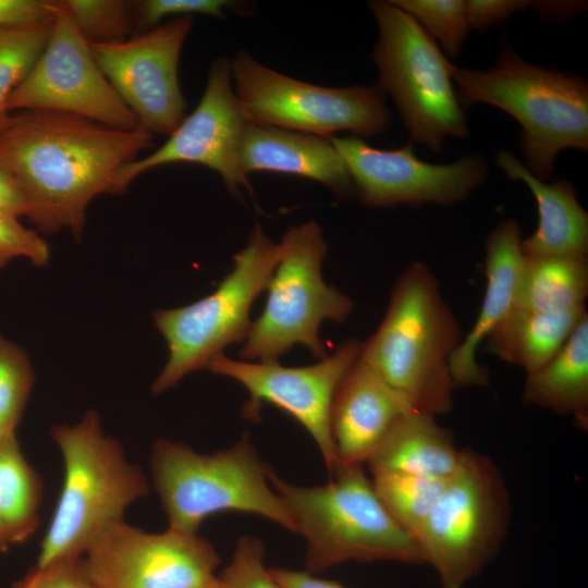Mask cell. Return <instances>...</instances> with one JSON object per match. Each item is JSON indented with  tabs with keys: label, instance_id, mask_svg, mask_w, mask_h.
Here are the masks:
<instances>
[{
	"label": "cell",
	"instance_id": "cell-8",
	"mask_svg": "<svg viewBox=\"0 0 588 588\" xmlns=\"http://www.w3.org/2000/svg\"><path fill=\"white\" fill-rule=\"evenodd\" d=\"M378 26V86L393 98L411 143L440 152L446 137L468 134L466 117L438 42L392 1H371Z\"/></svg>",
	"mask_w": 588,
	"mask_h": 588
},
{
	"label": "cell",
	"instance_id": "cell-34",
	"mask_svg": "<svg viewBox=\"0 0 588 588\" xmlns=\"http://www.w3.org/2000/svg\"><path fill=\"white\" fill-rule=\"evenodd\" d=\"M236 3L228 0H142L133 2V10L137 29L144 33L169 16L177 19L203 14L223 17L226 9L241 5Z\"/></svg>",
	"mask_w": 588,
	"mask_h": 588
},
{
	"label": "cell",
	"instance_id": "cell-13",
	"mask_svg": "<svg viewBox=\"0 0 588 588\" xmlns=\"http://www.w3.org/2000/svg\"><path fill=\"white\" fill-rule=\"evenodd\" d=\"M82 562L97 588H211L220 555L197 534L147 532L123 518L97 535Z\"/></svg>",
	"mask_w": 588,
	"mask_h": 588
},
{
	"label": "cell",
	"instance_id": "cell-12",
	"mask_svg": "<svg viewBox=\"0 0 588 588\" xmlns=\"http://www.w3.org/2000/svg\"><path fill=\"white\" fill-rule=\"evenodd\" d=\"M58 4L49 39L29 73L11 94L8 112L53 111L118 130L140 127L102 73L63 1Z\"/></svg>",
	"mask_w": 588,
	"mask_h": 588
},
{
	"label": "cell",
	"instance_id": "cell-26",
	"mask_svg": "<svg viewBox=\"0 0 588 588\" xmlns=\"http://www.w3.org/2000/svg\"><path fill=\"white\" fill-rule=\"evenodd\" d=\"M41 498V479L13 436L0 445V515L12 544L36 532Z\"/></svg>",
	"mask_w": 588,
	"mask_h": 588
},
{
	"label": "cell",
	"instance_id": "cell-29",
	"mask_svg": "<svg viewBox=\"0 0 588 588\" xmlns=\"http://www.w3.org/2000/svg\"><path fill=\"white\" fill-rule=\"evenodd\" d=\"M408 13L452 58L466 40L469 25L465 0H392Z\"/></svg>",
	"mask_w": 588,
	"mask_h": 588
},
{
	"label": "cell",
	"instance_id": "cell-22",
	"mask_svg": "<svg viewBox=\"0 0 588 588\" xmlns=\"http://www.w3.org/2000/svg\"><path fill=\"white\" fill-rule=\"evenodd\" d=\"M461 453L452 433L438 424L434 415L411 409L391 426L367 465L372 475L407 473L449 478Z\"/></svg>",
	"mask_w": 588,
	"mask_h": 588
},
{
	"label": "cell",
	"instance_id": "cell-36",
	"mask_svg": "<svg viewBox=\"0 0 588 588\" xmlns=\"http://www.w3.org/2000/svg\"><path fill=\"white\" fill-rule=\"evenodd\" d=\"M58 1L0 0V29L35 26L53 20Z\"/></svg>",
	"mask_w": 588,
	"mask_h": 588
},
{
	"label": "cell",
	"instance_id": "cell-15",
	"mask_svg": "<svg viewBox=\"0 0 588 588\" xmlns=\"http://www.w3.org/2000/svg\"><path fill=\"white\" fill-rule=\"evenodd\" d=\"M194 17L173 19L118 42H88L117 94L151 134L170 135L183 121L179 60Z\"/></svg>",
	"mask_w": 588,
	"mask_h": 588
},
{
	"label": "cell",
	"instance_id": "cell-35",
	"mask_svg": "<svg viewBox=\"0 0 588 588\" xmlns=\"http://www.w3.org/2000/svg\"><path fill=\"white\" fill-rule=\"evenodd\" d=\"M12 588H97L88 577L82 558L56 561L44 567L34 566Z\"/></svg>",
	"mask_w": 588,
	"mask_h": 588
},
{
	"label": "cell",
	"instance_id": "cell-33",
	"mask_svg": "<svg viewBox=\"0 0 588 588\" xmlns=\"http://www.w3.org/2000/svg\"><path fill=\"white\" fill-rule=\"evenodd\" d=\"M19 218L0 210V269L17 258H25L36 267L47 266L51 257L49 244Z\"/></svg>",
	"mask_w": 588,
	"mask_h": 588
},
{
	"label": "cell",
	"instance_id": "cell-38",
	"mask_svg": "<svg viewBox=\"0 0 588 588\" xmlns=\"http://www.w3.org/2000/svg\"><path fill=\"white\" fill-rule=\"evenodd\" d=\"M0 210L17 217L26 215V201L20 185L7 166L0 160Z\"/></svg>",
	"mask_w": 588,
	"mask_h": 588
},
{
	"label": "cell",
	"instance_id": "cell-23",
	"mask_svg": "<svg viewBox=\"0 0 588 588\" xmlns=\"http://www.w3.org/2000/svg\"><path fill=\"white\" fill-rule=\"evenodd\" d=\"M523 401L560 415H569L578 427L587 429L588 314L548 363L526 375Z\"/></svg>",
	"mask_w": 588,
	"mask_h": 588
},
{
	"label": "cell",
	"instance_id": "cell-31",
	"mask_svg": "<svg viewBox=\"0 0 588 588\" xmlns=\"http://www.w3.org/2000/svg\"><path fill=\"white\" fill-rule=\"evenodd\" d=\"M34 384L27 353L0 334V418L11 427L20 424Z\"/></svg>",
	"mask_w": 588,
	"mask_h": 588
},
{
	"label": "cell",
	"instance_id": "cell-37",
	"mask_svg": "<svg viewBox=\"0 0 588 588\" xmlns=\"http://www.w3.org/2000/svg\"><path fill=\"white\" fill-rule=\"evenodd\" d=\"M532 3L526 0H465L469 28L488 30L511 15L526 11Z\"/></svg>",
	"mask_w": 588,
	"mask_h": 588
},
{
	"label": "cell",
	"instance_id": "cell-6",
	"mask_svg": "<svg viewBox=\"0 0 588 588\" xmlns=\"http://www.w3.org/2000/svg\"><path fill=\"white\" fill-rule=\"evenodd\" d=\"M271 470L248 434L210 454L166 439L152 445V480L168 528L185 534H197L207 517L221 512L259 515L296 532L287 506L270 482Z\"/></svg>",
	"mask_w": 588,
	"mask_h": 588
},
{
	"label": "cell",
	"instance_id": "cell-43",
	"mask_svg": "<svg viewBox=\"0 0 588 588\" xmlns=\"http://www.w3.org/2000/svg\"><path fill=\"white\" fill-rule=\"evenodd\" d=\"M211 588H224V587L222 586V584L218 579L217 583Z\"/></svg>",
	"mask_w": 588,
	"mask_h": 588
},
{
	"label": "cell",
	"instance_id": "cell-42",
	"mask_svg": "<svg viewBox=\"0 0 588 588\" xmlns=\"http://www.w3.org/2000/svg\"><path fill=\"white\" fill-rule=\"evenodd\" d=\"M13 436H15V428L11 427L2 418H0V445Z\"/></svg>",
	"mask_w": 588,
	"mask_h": 588
},
{
	"label": "cell",
	"instance_id": "cell-18",
	"mask_svg": "<svg viewBox=\"0 0 588 588\" xmlns=\"http://www.w3.org/2000/svg\"><path fill=\"white\" fill-rule=\"evenodd\" d=\"M414 409L359 357L340 383L330 428L340 465L367 463L391 426Z\"/></svg>",
	"mask_w": 588,
	"mask_h": 588
},
{
	"label": "cell",
	"instance_id": "cell-24",
	"mask_svg": "<svg viewBox=\"0 0 588 588\" xmlns=\"http://www.w3.org/2000/svg\"><path fill=\"white\" fill-rule=\"evenodd\" d=\"M586 314V308L567 313L514 308L483 344L499 359L524 369L527 375L560 351Z\"/></svg>",
	"mask_w": 588,
	"mask_h": 588
},
{
	"label": "cell",
	"instance_id": "cell-4",
	"mask_svg": "<svg viewBox=\"0 0 588 588\" xmlns=\"http://www.w3.org/2000/svg\"><path fill=\"white\" fill-rule=\"evenodd\" d=\"M328 483L303 487L272 469L270 482L306 540V572L346 562L425 564L417 541L390 515L363 465H340Z\"/></svg>",
	"mask_w": 588,
	"mask_h": 588
},
{
	"label": "cell",
	"instance_id": "cell-11",
	"mask_svg": "<svg viewBox=\"0 0 588 588\" xmlns=\"http://www.w3.org/2000/svg\"><path fill=\"white\" fill-rule=\"evenodd\" d=\"M231 63L238 107L248 123L331 137L383 134L391 113L384 91L370 86L323 87L292 78L240 50Z\"/></svg>",
	"mask_w": 588,
	"mask_h": 588
},
{
	"label": "cell",
	"instance_id": "cell-21",
	"mask_svg": "<svg viewBox=\"0 0 588 588\" xmlns=\"http://www.w3.org/2000/svg\"><path fill=\"white\" fill-rule=\"evenodd\" d=\"M495 164L511 180L524 182L537 203L538 225L530 236L522 240L523 255L588 257V213L572 183L541 181L506 150L497 154Z\"/></svg>",
	"mask_w": 588,
	"mask_h": 588
},
{
	"label": "cell",
	"instance_id": "cell-7",
	"mask_svg": "<svg viewBox=\"0 0 588 588\" xmlns=\"http://www.w3.org/2000/svg\"><path fill=\"white\" fill-rule=\"evenodd\" d=\"M282 247L258 224L246 246L234 257L232 270L207 296L182 307L158 309L152 320L168 345V359L151 384L160 394L187 375L206 368L224 348L244 342L252 326L249 314L266 290Z\"/></svg>",
	"mask_w": 588,
	"mask_h": 588
},
{
	"label": "cell",
	"instance_id": "cell-32",
	"mask_svg": "<svg viewBox=\"0 0 588 588\" xmlns=\"http://www.w3.org/2000/svg\"><path fill=\"white\" fill-rule=\"evenodd\" d=\"M264 559L262 541L253 536H242L218 579L224 588H283L271 576Z\"/></svg>",
	"mask_w": 588,
	"mask_h": 588
},
{
	"label": "cell",
	"instance_id": "cell-40",
	"mask_svg": "<svg viewBox=\"0 0 588 588\" xmlns=\"http://www.w3.org/2000/svg\"><path fill=\"white\" fill-rule=\"evenodd\" d=\"M583 8L580 4H568L566 2H539L536 8L539 13L547 15L551 19H558L559 16L566 17L576 12V8Z\"/></svg>",
	"mask_w": 588,
	"mask_h": 588
},
{
	"label": "cell",
	"instance_id": "cell-2",
	"mask_svg": "<svg viewBox=\"0 0 588 588\" xmlns=\"http://www.w3.org/2000/svg\"><path fill=\"white\" fill-rule=\"evenodd\" d=\"M462 339L436 275L414 261L399 275L387 313L362 344L359 359L414 409L437 417L453 407L449 362Z\"/></svg>",
	"mask_w": 588,
	"mask_h": 588
},
{
	"label": "cell",
	"instance_id": "cell-9",
	"mask_svg": "<svg viewBox=\"0 0 588 588\" xmlns=\"http://www.w3.org/2000/svg\"><path fill=\"white\" fill-rule=\"evenodd\" d=\"M280 244L282 254L266 287V305L252 322L240 358L278 362L302 345L322 359L327 356L319 338L322 322L345 321L354 303L322 278L327 244L317 222L290 228Z\"/></svg>",
	"mask_w": 588,
	"mask_h": 588
},
{
	"label": "cell",
	"instance_id": "cell-3",
	"mask_svg": "<svg viewBox=\"0 0 588 588\" xmlns=\"http://www.w3.org/2000/svg\"><path fill=\"white\" fill-rule=\"evenodd\" d=\"M450 72L462 106L487 103L519 123L524 164L537 179L552 181L563 149L588 150V84L583 77L531 64L506 40L490 69L450 63Z\"/></svg>",
	"mask_w": 588,
	"mask_h": 588
},
{
	"label": "cell",
	"instance_id": "cell-20",
	"mask_svg": "<svg viewBox=\"0 0 588 588\" xmlns=\"http://www.w3.org/2000/svg\"><path fill=\"white\" fill-rule=\"evenodd\" d=\"M242 171L294 174L326 185L339 199L354 193L347 168L331 137L246 124L238 147Z\"/></svg>",
	"mask_w": 588,
	"mask_h": 588
},
{
	"label": "cell",
	"instance_id": "cell-27",
	"mask_svg": "<svg viewBox=\"0 0 588 588\" xmlns=\"http://www.w3.org/2000/svg\"><path fill=\"white\" fill-rule=\"evenodd\" d=\"M372 476L371 481L380 501L414 539L451 477L434 478L407 473H379Z\"/></svg>",
	"mask_w": 588,
	"mask_h": 588
},
{
	"label": "cell",
	"instance_id": "cell-41",
	"mask_svg": "<svg viewBox=\"0 0 588 588\" xmlns=\"http://www.w3.org/2000/svg\"><path fill=\"white\" fill-rule=\"evenodd\" d=\"M10 536L8 529L0 515V552H5L11 546Z\"/></svg>",
	"mask_w": 588,
	"mask_h": 588
},
{
	"label": "cell",
	"instance_id": "cell-25",
	"mask_svg": "<svg viewBox=\"0 0 588 588\" xmlns=\"http://www.w3.org/2000/svg\"><path fill=\"white\" fill-rule=\"evenodd\" d=\"M588 257L523 255L514 308L567 313L586 308Z\"/></svg>",
	"mask_w": 588,
	"mask_h": 588
},
{
	"label": "cell",
	"instance_id": "cell-1",
	"mask_svg": "<svg viewBox=\"0 0 588 588\" xmlns=\"http://www.w3.org/2000/svg\"><path fill=\"white\" fill-rule=\"evenodd\" d=\"M152 145L142 126L118 130L53 111H21L0 128V160L22 189L25 217L40 232L68 230L76 241L90 201L119 195L121 169Z\"/></svg>",
	"mask_w": 588,
	"mask_h": 588
},
{
	"label": "cell",
	"instance_id": "cell-16",
	"mask_svg": "<svg viewBox=\"0 0 588 588\" xmlns=\"http://www.w3.org/2000/svg\"><path fill=\"white\" fill-rule=\"evenodd\" d=\"M359 201L367 207L453 205L483 184L488 167L479 155L434 164L416 157L413 144L379 149L357 136H331Z\"/></svg>",
	"mask_w": 588,
	"mask_h": 588
},
{
	"label": "cell",
	"instance_id": "cell-17",
	"mask_svg": "<svg viewBox=\"0 0 588 588\" xmlns=\"http://www.w3.org/2000/svg\"><path fill=\"white\" fill-rule=\"evenodd\" d=\"M246 124L234 94L231 63L219 58L210 68L205 91L194 111L183 119L162 146L121 169L117 182L119 194L149 170L185 162L203 164L217 172L235 197L241 196L242 188L253 195L238 160Z\"/></svg>",
	"mask_w": 588,
	"mask_h": 588
},
{
	"label": "cell",
	"instance_id": "cell-5",
	"mask_svg": "<svg viewBox=\"0 0 588 588\" xmlns=\"http://www.w3.org/2000/svg\"><path fill=\"white\" fill-rule=\"evenodd\" d=\"M50 434L62 455L64 474L36 567L82 558L107 525L123 519L125 510L149 492L142 469L105 433L97 412L87 411L74 425H57Z\"/></svg>",
	"mask_w": 588,
	"mask_h": 588
},
{
	"label": "cell",
	"instance_id": "cell-14",
	"mask_svg": "<svg viewBox=\"0 0 588 588\" xmlns=\"http://www.w3.org/2000/svg\"><path fill=\"white\" fill-rule=\"evenodd\" d=\"M362 343L350 339L330 356L303 367H284L278 362H245L224 354L206 369L242 384L248 401L243 416L258 420L261 406L271 404L296 419L321 453L330 475L340 466L331 436L330 415L335 392L359 357Z\"/></svg>",
	"mask_w": 588,
	"mask_h": 588
},
{
	"label": "cell",
	"instance_id": "cell-39",
	"mask_svg": "<svg viewBox=\"0 0 588 588\" xmlns=\"http://www.w3.org/2000/svg\"><path fill=\"white\" fill-rule=\"evenodd\" d=\"M269 572L283 588H344L336 581L316 577L308 572L284 567H269Z\"/></svg>",
	"mask_w": 588,
	"mask_h": 588
},
{
	"label": "cell",
	"instance_id": "cell-28",
	"mask_svg": "<svg viewBox=\"0 0 588 588\" xmlns=\"http://www.w3.org/2000/svg\"><path fill=\"white\" fill-rule=\"evenodd\" d=\"M54 19V17H53ZM52 22L15 29H0V128L8 122V100L42 52Z\"/></svg>",
	"mask_w": 588,
	"mask_h": 588
},
{
	"label": "cell",
	"instance_id": "cell-19",
	"mask_svg": "<svg viewBox=\"0 0 588 588\" xmlns=\"http://www.w3.org/2000/svg\"><path fill=\"white\" fill-rule=\"evenodd\" d=\"M522 231L513 219L501 221L486 241V287L478 316L450 357L449 366L456 387H485L489 377L478 363V348L511 314L523 260Z\"/></svg>",
	"mask_w": 588,
	"mask_h": 588
},
{
	"label": "cell",
	"instance_id": "cell-30",
	"mask_svg": "<svg viewBox=\"0 0 588 588\" xmlns=\"http://www.w3.org/2000/svg\"><path fill=\"white\" fill-rule=\"evenodd\" d=\"M66 10L88 42L127 39L135 22L133 2L123 0H65Z\"/></svg>",
	"mask_w": 588,
	"mask_h": 588
},
{
	"label": "cell",
	"instance_id": "cell-10",
	"mask_svg": "<svg viewBox=\"0 0 588 588\" xmlns=\"http://www.w3.org/2000/svg\"><path fill=\"white\" fill-rule=\"evenodd\" d=\"M505 481L488 456L463 450L415 539L442 588H465L494 558L507 529Z\"/></svg>",
	"mask_w": 588,
	"mask_h": 588
}]
</instances>
